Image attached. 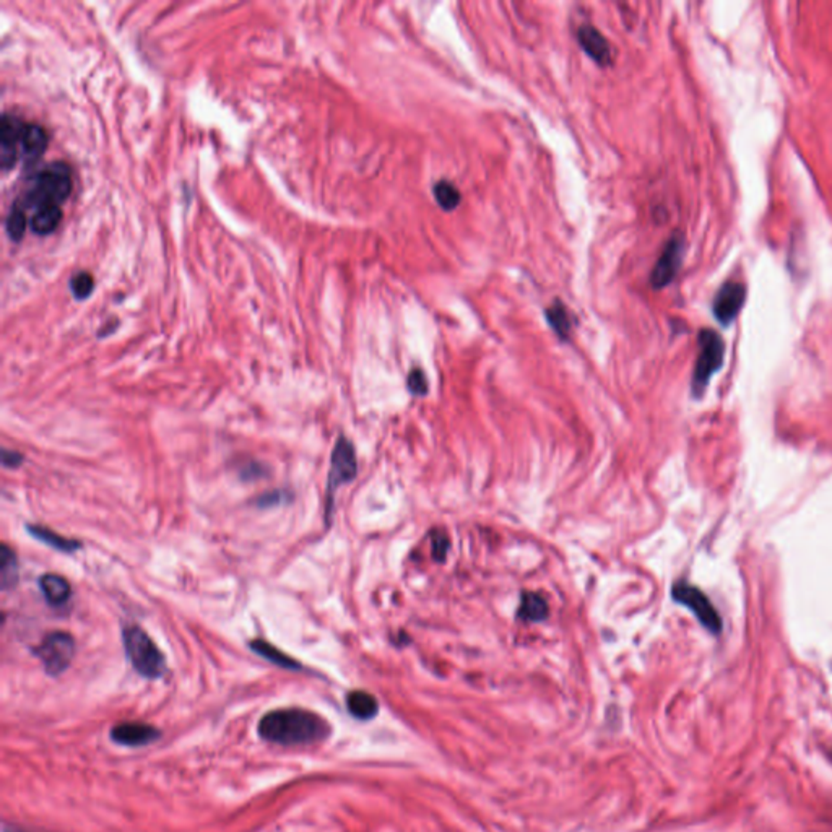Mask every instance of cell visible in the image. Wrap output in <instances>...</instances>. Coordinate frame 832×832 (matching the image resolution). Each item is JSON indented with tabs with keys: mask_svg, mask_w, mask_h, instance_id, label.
Segmentation results:
<instances>
[{
	"mask_svg": "<svg viewBox=\"0 0 832 832\" xmlns=\"http://www.w3.org/2000/svg\"><path fill=\"white\" fill-rule=\"evenodd\" d=\"M35 655L43 663L47 675L59 676L74 660L75 640L68 632H51L35 649Z\"/></svg>",
	"mask_w": 832,
	"mask_h": 832,
	"instance_id": "obj_7",
	"label": "cell"
},
{
	"mask_svg": "<svg viewBox=\"0 0 832 832\" xmlns=\"http://www.w3.org/2000/svg\"><path fill=\"white\" fill-rule=\"evenodd\" d=\"M26 527H28V534L33 538H36L37 542L45 543V545L51 546L54 550L62 551V553H74V551L82 548V545L77 540L57 536L56 532L46 528L45 525H26Z\"/></svg>",
	"mask_w": 832,
	"mask_h": 832,
	"instance_id": "obj_16",
	"label": "cell"
},
{
	"mask_svg": "<svg viewBox=\"0 0 832 832\" xmlns=\"http://www.w3.org/2000/svg\"><path fill=\"white\" fill-rule=\"evenodd\" d=\"M26 224H30V222L26 220V212L18 205L10 208L7 218H5V230L12 241H20L23 238V234L26 231Z\"/></svg>",
	"mask_w": 832,
	"mask_h": 832,
	"instance_id": "obj_22",
	"label": "cell"
},
{
	"mask_svg": "<svg viewBox=\"0 0 832 832\" xmlns=\"http://www.w3.org/2000/svg\"><path fill=\"white\" fill-rule=\"evenodd\" d=\"M725 357V345L721 335L713 330H702L699 334V355L692 372V389L694 397L704 394L713 374L719 371Z\"/></svg>",
	"mask_w": 832,
	"mask_h": 832,
	"instance_id": "obj_4",
	"label": "cell"
},
{
	"mask_svg": "<svg viewBox=\"0 0 832 832\" xmlns=\"http://www.w3.org/2000/svg\"><path fill=\"white\" fill-rule=\"evenodd\" d=\"M684 255V239L681 234H675L673 238L670 239L669 243L665 244V249L661 253L660 257L657 260L655 264L654 270H652V276H650V283L654 286L655 290H661L665 288L669 283L673 282L678 270L681 267V262H683Z\"/></svg>",
	"mask_w": 832,
	"mask_h": 832,
	"instance_id": "obj_9",
	"label": "cell"
},
{
	"mask_svg": "<svg viewBox=\"0 0 832 832\" xmlns=\"http://www.w3.org/2000/svg\"><path fill=\"white\" fill-rule=\"evenodd\" d=\"M251 649L254 654L259 655L264 660L274 663L276 667L285 670H301V663L291 659L290 655L285 654L280 649L268 644L267 640H255L251 642Z\"/></svg>",
	"mask_w": 832,
	"mask_h": 832,
	"instance_id": "obj_17",
	"label": "cell"
},
{
	"mask_svg": "<svg viewBox=\"0 0 832 832\" xmlns=\"http://www.w3.org/2000/svg\"><path fill=\"white\" fill-rule=\"evenodd\" d=\"M347 707H348V712L359 721H369L380 711V704L376 698L366 692H349L347 696Z\"/></svg>",
	"mask_w": 832,
	"mask_h": 832,
	"instance_id": "obj_18",
	"label": "cell"
},
{
	"mask_svg": "<svg viewBox=\"0 0 832 832\" xmlns=\"http://www.w3.org/2000/svg\"><path fill=\"white\" fill-rule=\"evenodd\" d=\"M432 556L438 561H444L447 556V551H449V538H447L446 534L442 530H436L432 532Z\"/></svg>",
	"mask_w": 832,
	"mask_h": 832,
	"instance_id": "obj_26",
	"label": "cell"
},
{
	"mask_svg": "<svg viewBox=\"0 0 832 832\" xmlns=\"http://www.w3.org/2000/svg\"><path fill=\"white\" fill-rule=\"evenodd\" d=\"M68 286H70V291L74 295L75 299L78 301H83L93 293V288H95V278L89 274V272H75L74 276H70V282H68Z\"/></svg>",
	"mask_w": 832,
	"mask_h": 832,
	"instance_id": "obj_24",
	"label": "cell"
},
{
	"mask_svg": "<svg viewBox=\"0 0 832 832\" xmlns=\"http://www.w3.org/2000/svg\"><path fill=\"white\" fill-rule=\"evenodd\" d=\"M127 659L141 676L155 680L166 673V659L149 634L137 624L127 626L122 632Z\"/></svg>",
	"mask_w": 832,
	"mask_h": 832,
	"instance_id": "obj_3",
	"label": "cell"
},
{
	"mask_svg": "<svg viewBox=\"0 0 832 832\" xmlns=\"http://www.w3.org/2000/svg\"><path fill=\"white\" fill-rule=\"evenodd\" d=\"M74 181L72 172L64 161H54L39 172L30 191L26 192L23 210L43 207V205H59L68 199L72 192Z\"/></svg>",
	"mask_w": 832,
	"mask_h": 832,
	"instance_id": "obj_2",
	"label": "cell"
},
{
	"mask_svg": "<svg viewBox=\"0 0 832 832\" xmlns=\"http://www.w3.org/2000/svg\"><path fill=\"white\" fill-rule=\"evenodd\" d=\"M746 299V288L742 283H725L713 301V316L722 326H728L742 311Z\"/></svg>",
	"mask_w": 832,
	"mask_h": 832,
	"instance_id": "obj_10",
	"label": "cell"
},
{
	"mask_svg": "<svg viewBox=\"0 0 832 832\" xmlns=\"http://www.w3.org/2000/svg\"><path fill=\"white\" fill-rule=\"evenodd\" d=\"M2 463H4V467L8 468L20 467L23 463V455L20 452H16V451L2 449Z\"/></svg>",
	"mask_w": 832,
	"mask_h": 832,
	"instance_id": "obj_27",
	"label": "cell"
},
{
	"mask_svg": "<svg viewBox=\"0 0 832 832\" xmlns=\"http://www.w3.org/2000/svg\"><path fill=\"white\" fill-rule=\"evenodd\" d=\"M62 220V210L59 205H43L33 212L30 218V228L37 236H47L57 230Z\"/></svg>",
	"mask_w": 832,
	"mask_h": 832,
	"instance_id": "obj_15",
	"label": "cell"
},
{
	"mask_svg": "<svg viewBox=\"0 0 832 832\" xmlns=\"http://www.w3.org/2000/svg\"><path fill=\"white\" fill-rule=\"evenodd\" d=\"M546 320L550 324L551 328L556 332L559 338L566 340L569 334H571L572 322L571 316L569 312L566 309L565 305L561 301H555L553 305L546 309Z\"/></svg>",
	"mask_w": 832,
	"mask_h": 832,
	"instance_id": "obj_21",
	"label": "cell"
},
{
	"mask_svg": "<svg viewBox=\"0 0 832 832\" xmlns=\"http://www.w3.org/2000/svg\"><path fill=\"white\" fill-rule=\"evenodd\" d=\"M548 613H550L548 603L543 598L542 595L534 594V592H525V594H522V598H520L519 617L522 618L524 621H528V623L543 621L545 618L548 617Z\"/></svg>",
	"mask_w": 832,
	"mask_h": 832,
	"instance_id": "obj_19",
	"label": "cell"
},
{
	"mask_svg": "<svg viewBox=\"0 0 832 832\" xmlns=\"http://www.w3.org/2000/svg\"><path fill=\"white\" fill-rule=\"evenodd\" d=\"M407 386H409V390L411 394L416 395V397H423V395L428 394V380H426V374H424L423 369L420 368H415L411 369L407 378Z\"/></svg>",
	"mask_w": 832,
	"mask_h": 832,
	"instance_id": "obj_25",
	"label": "cell"
},
{
	"mask_svg": "<svg viewBox=\"0 0 832 832\" xmlns=\"http://www.w3.org/2000/svg\"><path fill=\"white\" fill-rule=\"evenodd\" d=\"M577 41L582 49L600 66H607L611 60V47L600 31L590 25H584L577 30Z\"/></svg>",
	"mask_w": 832,
	"mask_h": 832,
	"instance_id": "obj_12",
	"label": "cell"
},
{
	"mask_svg": "<svg viewBox=\"0 0 832 832\" xmlns=\"http://www.w3.org/2000/svg\"><path fill=\"white\" fill-rule=\"evenodd\" d=\"M434 197H436L439 205L444 210H453L461 203L459 189L453 186L452 182H447V181H441L434 186Z\"/></svg>",
	"mask_w": 832,
	"mask_h": 832,
	"instance_id": "obj_23",
	"label": "cell"
},
{
	"mask_svg": "<svg viewBox=\"0 0 832 832\" xmlns=\"http://www.w3.org/2000/svg\"><path fill=\"white\" fill-rule=\"evenodd\" d=\"M259 735L276 744H319L330 735V725L305 709H278L259 722Z\"/></svg>",
	"mask_w": 832,
	"mask_h": 832,
	"instance_id": "obj_1",
	"label": "cell"
},
{
	"mask_svg": "<svg viewBox=\"0 0 832 832\" xmlns=\"http://www.w3.org/2000/svg\"><path fill=\"white\" fill-rule=\"evenodd\" d=\"M671 597L675 602L692 609V615L698 618L699 623L702 624L707 631L711 634H721L723 628L721 615L702 590L684 580H680L671 588Z\"/></svg>",
	"mask_w": 832,
	"mask_h": 832,
	"instance_id": "obj_6",
	"label": "cell"
},
{
	"mask_svg": "<svg viewBox=\"0 0 832 832\" xmlns=\"http://www.w3.org/2000/svg\"><path fill=\"white\" fill-rule=\"evenodd\" d=\"M18 574H20V566L18 559L14 551L8 548L7 545H2L0 550V584L2 590H10L18 584Z\"/></svg>",
	"mask_w": 832,
	"mask_h": 832,
	"instance_id": "obj_20",
	"label": "cell"
},
{
	"mask_svg": "<svg viewBox=\"0 0 832 832\" xmlns=\"http://www.w3.org/2000/svg\"><path fill=\"white\" fill-rule=\"evenodd\" d=\"M47 143H49V137H47L45 127L35 124V122H26L22 139L23 160L28 164L36 163L47 149Z\"/></svg>",
	"mask_w": 832,
	"mask_h": 832,
	"instance_id": "obj_13",
	"label": "cell"
},
{
	"mask_svg": "<svg viewBox=\"0 0 832 832\" xmlns=\"http://www.w3.org/2000/svg\"><path fill=\"white\" fill-rule=\"evenodd\" d=\"M112 742L124 746H143L153 744L160 738V732L147 723L139 722H127L120 723L111 730Z\"/></svg>",
	"mask_w": 832,
	"mask_h": 832,
	"instance_id": "obj_11",
	"label": "cell"
},
{
	"mask_svg": "<svg viewBox=\"0 0 832 832\" xmlns=\"http://www.w3.org/2000/svg\"><path fill=\"white\" fill-rule=\"evenodd\" d=\"M26 122L12 116H2L0 126V166L4 172H10L22 156V139Z\"/></svg>",
	"mask_w": 832,
	"mask_h": 832,
	"instance_id": "obj_8",
	"label": "cell"
},
{
	"mask_svg": "<svg viewBox=\"0 0 832 832\" xmlns=\"http://www.w3.org/2000/svg\"><path fill=\"white\" fill-rule=\"evenodd\" d=\"M39 588L45 595L46 602L52 607L66 605L72 595V588H70L68 580L57 574H45L39 579Z\"/></svg>",
	"mask_w": 832,
	"mask_h": 832,
	"instance_id": "obj_14",
	"label": "cell"
},
{
	"mask_svg": "<svg viewBox=\"0 0 832 832\" xmlns=\"http://www.w3.org/2000/svg\"><path fill=\"white\" fill-rule=\"evenodd\" d=\"M4 832H20V831H16V829H5V831H4Z\"/></svg>",
	"mask_w": 832,
	"mask_h": 832,
	"instance_id": "obj_28",
	"label": "cell"
},
{
	"mask_svg": "<svg viewBox=\"0 0 832 832\" xmlns=\"http://www.w3.org/2000/svg\"><path fill=\"white\" fill-rule=\"evenodd\" d=\"M358 473L357 452L355 447L347 438H338L330 459V472L328 480V499H326V515L330 519L334 511L335 491L342 484L355 480Z\"/></svg>",
	"mask_w": 832,
	"mask_h": 832,
	"instance_id": "obj_5",
	"label": "cell"
}]
</instances>
